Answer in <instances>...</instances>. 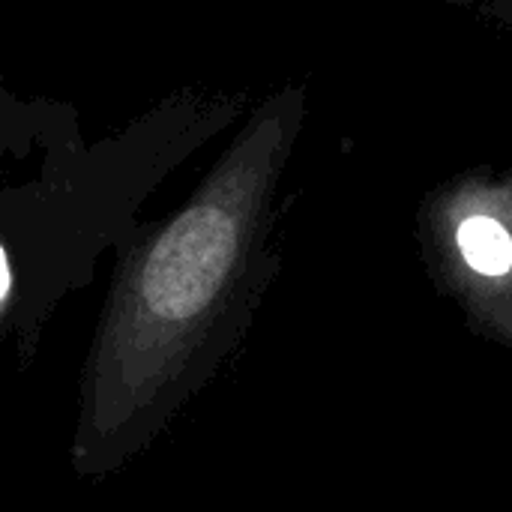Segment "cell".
Listing matches in <instances>:
<instances>
[{"label":"cell","instance_id":"cell-2","mask_svg":"<svg viewBox=\"0 0 512 512\" xmlns=\"http://www.w3.org/2000/svg\"><path fill=\"white\" fill-rule=\"evenodd\" d=\"M420 249L474 333L512 351V168L465 171L420 207Z\"/></svg>","mask_w":512,"mask_h":512},{"label":"cell","instance_id":"cell-1","mask_svg":"<svg viewBox=\"0 0 512 512\" xmlns=\"http://www.w3.org/2000/svg\"><path fill=\"white\" fill-rule=\"evenodd\" d=\"M303 120V87L267 96L195 192L126 240L78 378V480L144 456L240 348L279 267L276 201Z\"/></svg>","mask_w":512,"mask_h":512}]
</instances>
